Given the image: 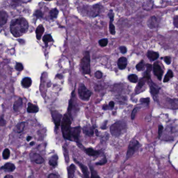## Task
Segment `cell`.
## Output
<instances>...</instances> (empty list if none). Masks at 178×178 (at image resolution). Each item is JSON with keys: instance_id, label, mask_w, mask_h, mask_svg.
Listing matches in <instances>:
<instances>
[{"instance_id": "cell-28", "label": "cell", "mask_w": 178, "mask_h": 178, "mask_svg": "<svg viewBox=\"0 0 178 178\" xmlns=\"http://www.w3.org/2000/svg\"><path fill=\"white\" fill-rule=\"evenodd\" d=\"M25 122H21L17 124V125L15 127V131L16 133H22L25 128Z\"/></svg>"}, {"instance_id": "cell-21", "label": "cell", "mask_w": 178, "mask_h": 178, "mask_svg": "<svg viewBox=\"0 0 178 178\" xmlns=\"http://www.w3.org/2000/svg\"><path fill=\"white\" fill-rule=\"evenodd\" d=\"M22 106H23V100L22 98H20L14 102V104L13 106L14 110L16 112L19 111L22 108Z\"/></svg>"}, {"instance_id": "cell-43", "label": "cell", "mask_w": 178, "mask_h": 178, "mask_svg": "<svg viewBox=\"0 0 178 178\" xmlns=\"http://www.w3.org/2000/svg\"><path fill=\"white\" fill-rule=\"evenodd\" d=\"M120 50L121 51V52L123 54H124L125 53H126L127 52V49L124 46H121L120 47Z\"/></svg>"}, {"instance_id": "cell-54", "label": "cell", "mask_w": 178, "mask_h": 178, "mask_svg": "<svg viewBox=\"0 0 178 178\" xmlns=\"http://www.w3.org/2000/svg\"><path fill=\"white\" fill-rule=\"evenodd\" d=\"M32 136H28L27 137V140L28 141V142H29V140H30L31 139H32Z\"/></svg>"}, {"instance_id": "cell-9", "label": "cell", "mask_w": 178, "mask_h": 178, "mask_svg": "<svg viewBox=\"0 0 178 178\" xmlns=\"http://www.w3.org/2000/svg\"><path fill=\"white\" fill-rule=\"evenodd\" d=\"M153 72L154 74L157 77L159 80L161 79L163 75V71L160 66L157 63H155L153 65Z\"/></svg>"}, {"instance_id": "cell-18", "label": "cell", "mask_w": 178, "mask_h": 178, "mask_svg": "<svg viewBox=\"0 0 178 178\" xmlns=\"http://www.w3.org/2000/svg\"><path fill=\"white\" fill-rule=\"evenodd\" d=\"M85 153L89 156H97L100 155V152L99 151L96 150L91 148H87L86 149H84Z\"/></svg>"}, {"instance_id": "cell-42", "label": "cell", "mask_w": 178, "mask_h": 178, "mask_svg": "<svg viewBox=\"0 0 178 178\" xmlns=\"http://www.w3.org/2000/svg\"><path fill=\"white\" fill-rule=\"evenodd\" d=\"M95 77L98 79H100L102 76V74L100 71H97L95 73Z\"/></svg>"}, {"instance_id": "cell-33", "label": "cell", "mask_w": 178, "mask_h": 178, "mask_svg": "<svg viewBox=\"0 0 178 178\" xmlns=\"http://www.w3.org/2000/svg\"><path fill=\"white\" fill-rule=\"evenodd\" d=\"M58 13H59V11L57 9H54L51 10L50 12V15L51 19H53L57 18L58 16Z\"/></svg>"}, {"instance_id": "cell-46", "label": "cell", "mask_w": 178, "mask_h": 178, "mask_svg": "<svg viewBox=\"0 0 178 178\" xmlns=\"http://www.w3.org/2000/svg\"><path fill=\"white\" fill-rule=\"evenodd\" d=\"M140 102L142 103H148L149 102V98H142L140 100Z\"/></svg>"}, {"instance_id": "cell-25", "label": "cell", "mask_w": 178, "mask_h": 178, "mask_svg": "<svg viewBox=\"0 0 178 178\" xmlns=\"http://www.w3.org/2000/svg\"><path fill=\"white\" fill-rule=\"evenodd\" d=\"M39 111V108L32 103H29L27 108V112L28 113H37Z\"/></svg>"}, {"instance_id": "cell-23", "label": "cell", "mask_w": 178, "mask_h": 178, "mask_svg": "<svg viewBox=\"0 0 178 178\" xmlns=\"http://www.w3.org/2000/svg\"><path fill=\"white\" fill-rule=\"evenodd\" d=\"M58 156L57 155H53L49 159V164L53 167H56L58 165Z\"/></svg>"}, {"instance_id": "cell-17", "label": "cell", "mask_w": 178, "mask_h": 178, "mask_svg": "<svg viewBox=\"0 0 178 178\" xmlns=\"http://www.w3.org/2000/svg\"><path fill=\"white\" fill-rule=\"evenodd\" d=\"M127 63V59L125 57H121L118 61V66L120 70H124L126 67Z\"/></svg>"}, {"instance_id": "cell-4", "label": "cell", "mask_w": 178, "mask_h": 178, "mask_svg": "<svg viewBox=\"0 0 178 178\" xmlns=\"http://www.w3.org/2000/svg\"><path fill=\"white\" fill-rule=\"evenodd\" d=\"M80 66L84 74H89L90 73V59L88 51L85 52L84 57L81 60Z\"/></svg>"}, {"instance_id": "cell-34", "label": "cell", "mask_w": 178, "mask_h": 178, "mask_svg": "<svg viewBox=\"0 0 178 178\" xmlns=\"http://www.w3.org/2000/svg\"><path fill=\"white\" fill-rule=\"evenodd\" d=\"M128 79L131 82L133 83H136L138 81V77L135 74H132L128 76Z\"/></svg>"}, {"instance_id": "cell-2", "label": "cell", "mask_w": 178, "mask_h": 178, "mask_svg": "<svg viewBox=\"0 0 178 178\" xmlns=\"http://www.w3.org/2000/svg\"><path fill=\"white\" fill-rule=\"evenodd\" d=\"M71 120L69 115L65 114L62 119L61 124V130L63 137L67 140H70V135L71 130Z\"/></svg>"}, {"instance_id": "cell-35", "label": "cell", "mask_w": 178, "mask_h": 178, "mask_svg": "<svg viewBox=\"0 0 178 178\" xmlns=\"http://www.w3.org/2000/svg\"><path fill=\"white\" fill-rule=\"evenodd\" d=\"M3 158L4 159H8L10 156V151L8 148H6L4 150L2 154Z\"/></svg>"}, {"instance_id": "cell-24", "label": "cell", "mask_w": 178, "mask_h": 178, "mask_svg": "<svg viewBox=\"0 0 178 178\" xmlns=\"http://www.w3.org/2000/svg\"><path fill=\"white\" fill-rule=\"evenodd\" d=\"M149 86H150V93L153 96H156L158 94L159 88L157 87V86H156L152 82H150L149 83Z\"/></svg>"}, {"instance_id": "cell-11", "label": "cell", "mask_w": 178, "mask_h": 178, "mask_svg": "<svg viewBox=\"0 0 178 178\" xmlns=\"http://www.w3.org/2000/svg\"><path fill=\"white\" fill-rule=\"evenodd\" d=\"M74 160L75 162H76L81 169V170L83 172V173L84 175V178H90V177H89V173L88 172V168L85 165L82 164L81 162L77 160V159L74 158Z\"/></svg>"}, {"instance_id": "cell-44", "label": "cell", "mask_w": 178, "mask_h": 178, "mask_svg": "<svg viewBox=\"0 0 178 178\" xmlns=\"http://www.w3.org/2000/svg\"><path fill=\"white\" fill-rule=\"evenodd\" d=\"M164 62H165L167 64H170L171 63V60L170 57H165L164 58Z\"/></svg>"}, {"instance_id": "cell-27", "label": "cell", "mask_w": 178, "mask_h": 178, "mask_svg": "<svg viewBox=\"0 0 178 178\" xmlns=\"http://www.w3.org/2000/svg\"><path fill=\"white\" fill-rule=\"evenodd\" d=\"M76 167L74 164H72L67 169L68 178H73Z\"/></svg>"}, {"instance_id": "cell-1", "label": "cell", "mask_w": 178, "mask_h": 178, "mask_svg": "<svg viewBox=\"0 0 178 178\" xmlns=\"http://www.w3.org/2000/svg\"><path fill=\"white\" fill-rule=\"evenodd\" d=\"M28 23L26 20L21 17L12 20L10 24V31L15 37H19L26 33L28 29Z\"/></svg>"}, {"instance_id": "cell-14", "label": "cell", "mask_w": 178, "mask_h": 178, "mask_svg": "<svg viewBox=\"0 0 178 178\" xmlns=\"http://www.w3.org/2000/svg\"><path fill=\"white\" fill-rule=\"evenodd\" d=\"M101 6L98 4H96L94 5L93 7H92V9H91V11L90 12L91 13V16H92L93 17H95L98 16L101 10Z\"/></svg>"}, {"instance_id": "cell-32", "label": "cell", "mask_w": 178, "mask_h": 178, "mask_svg": "<svg viewBox=\"0 0 178 178\" xmlns=\"http://www.w3.org/2000/svg\"><path fill=\"white\" fill-rule=\"evenodd\" d=\"M173 76V74L172 72L171 71V70H169L167 72V73L166 74L164 79H163V82L164 83H166L168 82L171 78H172Z\"/></svg>"}, {"instance_id": "cell-48", "label": "cell", "mask_w": 178, "mask_h": 178, "mask_svg": "<svg viewBox=\"0 0 178 178\" xmlns=\"http://www.w3.org/2000/svg\"><path fill=\"white\" fill-rule=\"evenodd\" d=\"M48 178H60L57 174L54 173H51L49 175Z\"/></svg>"}, {"instance_id": "cell-55", "label": "cell", "mask_w": 178, "mask_h": 178, "mask_svg": "<svg viewBox=\"0 0 178 178\" xmlns=\"http://www.w3.org/2000/svg\"><path fill=\"white\" fill-rule=\"evenodd\" d=\"M103 110H107V109H108V106H107V105L103 106Z\"/></svg>"}, {"instance_id": "cell-36", "label": "cell", "mask_w": 178, "mask_h": 178, "mask_svg": "<svg viewBox=\"0 0 178 178\" xmlns=\"http://www.w3.org/2000/svg\"><path fill=\"white\" fill-rule=\"evenodd\" d=\"M144 67V62L143 60H142L138 64H137V65L136 66V70L138 71H142L143 68Z\"/></svg>"}, {"instance_id": "cell-15", "label": "cell", "mask_w": 178, "mask_h": 178, "mask_svg": "<svg viewBox=\"0 0 178 178\" xmlns=\"http://www.w3.org/2000/svg\"><path fill=\"white\" fill-rule=\"evenodd\" d=\"M158 24V21L157 19L155 16H152L149 19L148 21V26L150 28H155L157 27Z\"/></svg>"}, {"instance_id": "cell-29", "label": "cell", "mask_w": 178, "mask_h": 178, "mask_svg": "<svg viewBox=\"0 0 178 178\" xmlns=\"http://www.w3.org/2000/svg\"><path fill=\"white\" fill-rule=\"evenodd\" d=\"M89 168L91 173V176L90 178H101L98 174L97 171L94 170V167L91 165H89Z\"/></svg>"}, {"instance_id": "cell-13", "label": "cell", "mask_w": 178, "mask_h": 178, "mask_svg": "<svg viewBox=\"0 0 178 178\" xmlns=\"http://www.w3.org/2000/svg\"><path fill=\"white\" fill-rule=\"evenodd\" d=\"M8 19V13L4 11H2L0 13V25L2 27L4 24H6Z\"/></svg>"}, {"instance_id": "cell-16", "label": "cell", "mask_w": 178, "mask_h": 178, "mask_svg": "<svg viewBox=\"0 0 178 178\" xmlns=\"http://www.w3.org/2000/svg\"><path fill=\"white\" fill-rule=\"evenodd\" d=\"M15 168H16L15 165L13 163L8 162V163H5L2 167H1V169L2 170H3L7 171V172H11L14 171L15 169Z\"/></svg>"}, {"instance_id": "cell-37", "label": "cell", "mask_w": 178, "mask_h": 178, "mask_svg": "<svg viewBox=\"0 0 178 178\" xmlns=\"http://www.w3.org/2000/svg\"><path fill=\"white\" fill-rule=\"evenodd\" d=\"M107 162V159L106 158V156L105 155H103L102 158L98 162H96V165H103V164H105Z\"/></svg>"}, {"instance_id": "cell-56", "label": "cell", "mask_w": 178, "mask_h": 178, "mask_svg": "<svg viewBox=\"0 0 178 178\" xmlns=\"http://www.w3.org/2000/svg\"><path fill=\"white\" fill-rule=\"evenodd\" d=\"M34 144H35V142H32L30 143V146H33V145H34Z\"/></svg>"}, {"instance_id": "cell-8", "label": "cell", "mask_w": 178, "mask_h": 178, "mask_svg": "<svg viewBox=\"0 0 178 178\" xmlns=\"http://www.w3.org/2000/svg\"><path fill=\"white\" fill-rule=\"evenodd\" d=\"M138 146H139V143L137 140H134L131 142V143H130L129 145L128 149L127 152V155H126L127 158H128L129 157H130L131 156L133 155V154L135 152V151L138 148Z\"/></svg>"}, {"instance_id": "cell-52", "label": "cell", "mask_w": 178, "mask_h": 178, "mask_svg": "<svg viewBox=\"0 0 178 178\" xmlns=\"http://www.w3.org/2000/svg\"><path fill=\"white\" fill-rule=\"evenodd\" d=\"M107 122L106 121V123H105V122L103 123V125L101 126V128H102V129H106V124H107L106 123H107Z\"/></svg>"}, {"instance_id": "cell-39", "label": "cell", "mask_w": 178, "mask_h": 178, "mask_svg": "<svg viewBox=\"0 0 178 178\" xmlns=\"http://www.w3.org/2000/svg\"><path fill=\"white\" fill-rule=\"evenodd\" d=\"M145 78H143L142 79H141V80L139 81V82L138 83V84L137 85V88H136V90H138L140 88H142V87L144 86V85L145 84Z\"/></svg>"}, {"instance_id": "cell-12", "label": "cell", "mask_w": 178, "mask_h": 178, "mask_svg": "<svg viewBox=\"0 0 178 178\" xmlns=\"http://www.w3.org/2000/svg\"><path fill=\"white\" fill-rule=\"evenodd\" d=\"M109 18H110V24H109V30L111 34L114 35L115 34V27L113 24V21L114 19V13L112 10L110 11L109 14H108Z\"/></svg>"}, {"instance_id": "cell-38", "label": "cell", "mask_w": 178, "mask_h": 178, "mask_svg": "<svg viewBox=\"0 0 178 178\" xmlns=\"http://www.w3.org/2000/svg\"><path fill=\"white\" fill-rule=\"evenodd\" d=\"M108 43V40L107 39H102L99 41V44L101 47H105L107 45Z\"/></svg>"}, {"instance_id": "cell-50", "label": "cell", "mask_w": 178, "mask_h": 178, "mask_svg": "<svg viewBox=\"0 0 178 178\" xmlns=\"http://www.w3.org/2000/svg\"><path fill=\"white\" fill-rule=\"evenodd\" d=\"M0 123H1V126H4V125L5 124V121L2 117H1V122H0Z\"/></svg>"}, {"instance_id": "cell-49", "label": "cell", "mask_w": 178, "mask_h": 178, "mask_svg": "<svg viewBox=\"0 0 178 178\" xmlns=\"http://www.w3.org/2000/svg\"><path fill=\"white\" fill-rule=\"evenodd\" d=\"M163 127L162 125H159V127H158V133H159V135L160 136V135L162 133V132L163 131Z\"/></svg>"}, {"instance_id": "cell-51", "label": "cell", "mask_w": 178, "mask_h": 178, "mask_svg": "<svg viewBox=\"0 0 178 178\" xmlns=\"http://www.w3.org/2000/svg\"><path fill=\"white\" fill-rule=\"evenodd\" d=\"M109 107L111 108H113L114 106V103L113 101H110L109 102Z\"/></svg>"}, {"instance_id": "cell-6", "label": "cell", "mask_w": 178, "mask_h": 178, "mask_svg": "<svg viewBox=\"0 0 178 178\" xmlns=\"http://www.w3.org/2000/svg\"><path fill=\"white\" fill-rule=\"evenodd\" d=\"M81 128L80 126L72 127L71 130L70 140L76 142L78 144H81L80 143H79V138L81 134Z\"/></svg>"}, {"instance_id": "cell-41", "label": "cell", "mask_w": 178, "mask_h": 178, "mask_svg": "<svg viewBox=\"0 0 178 178\" xmlns=\"http://www.w3.org/2000/svg\"><path fill=\"white\" fill-rule=\"evenodd\" d=\"M34 15L36 16L38 18H40V17H42V12L40 11L37 10L35 12Z\"/></svg>"}, {"instance_id": "cell-30", "label": "cell", "mask_w": 178, "mask_h": 178, "mask_svg": "<svg viewBox=\"0 0 178 178\" xmlns=\"http://www.w3.org/2000/svg\"><path fill=\"white\" fill-rule=\"evenodd\" d=\"M42 40H43V41L44 42V43L45 44L46 47H47L48 43L53 41V39H52L51 35H50L49 34H48V35L44 36Z\"/></svg>"}, {"instance_id": "cell-22", "label": "cell", "mask_w": 178, "mask_h": 178, "mask_svg": "<svg viewBox=\"0 0 178 178\" xmlns=\"http://www.w3.org/2000/svg\"><path fill=\"white\" fill-rule=\"evenodd\" d=\"M147 57L150 61H155L159 58L158 53L152 51H148L147 52Z\"/></svg>"}, {"instance_id": "cell-5", "label": "cell", "mask_w": 178, "mask_h": 178, "mask_svg": "<svg viewBox=\"0 0 178 178\" xmlns=\"http://www.w3.org/2000/svg\"><path fill=\"white\" fill-rule=\"evenodd\" d=\"M78 94L79 97L83 100L87 101L89 99L91 93L88 90L83 84H81L78 89Z\"/></svg>"}, {"instance_id": "cell-10", "label": "cell", "mask_w": 178, "mask_h": 178, "mask_svg": "<svg viewBox=\"0 0 178 178\" xmlns=\"http://www.w3.org/2000/svg\"><path fill=\"white\" fill-rule=\"evenodd\" d=\"M30 158L32 161L37 164H42L45 161L44 158L37 153H32L30 155Z\"/></svg>"}, {"instance_id": "cell-20", "label": "cell", "mask_w": 178, "mask_h": 178, "mask_svg": "<svg viewBox=\"0 0 178 178\" xmlns=\"http://www.w3.org/2000/svg\"><path fill=\"white\" fill-rule=\"evenodd\" d=\"M45 28L42 25H39L36 30V34L37 39L40 40L42 37V35L44 33Z\"/></svg>"}, {"instance_id": "cell-47", "label": "cell", "mask_w": 178, "mask_h": 178, "mask_svg": "<svg viewBox=\"0 0 178 178\" xmlns=\"http://www.w3.org/2000/svg\"><path fill=\"white\" fill-rule=\"evenodd\" d=\"M174 25H175V26L177 28H178V16H175L174 19V22H173Z\"/></svg>"}, {"instance_id": "cell-31", "label": "cell", "mask_w": 178, "mask_h": 178, "mask_svg": "<svg viewBox=\"0 0 178 178\" xmlns=\"http://www.w3.org/2000/svg\"><path fill=\"white\" fill-rule=\"evenodd\" d=\"M146 66H147V70L145 73V76L144 77L146 78L147 79H150V73L152 69V65L151 64H148L146 65Z\"/></svg>"}, {"instance_id": "cell-45", "label": "cell", "mask_w": 178, "mask_h": 178, "mask_svg": "<svg viewBox=\"0 0 178 178\" xmlns=\"http://www.w3.org/2000/svg\"><path fill=\"white\" fill-rule=\"evenodd\" d=\"M138 109V108H135L133 110V112H132V115H131V118H132V119L133 120V119H134L135 116V114H136V113L137 112Z\"/></svg>"}, {"instance_id": "cell-19", "label": "cell", "mask_w": 178, "mask_h": 178, "mask_svg": "<svg viewBox=\"0 0 178 178\" xmlns=\"http://www.w3.org/2000/svg\"><path fill=\"white\" fill-rule=\"evenodd\" d=\"M83 131L84 133L87 136H93L94 134V130L93 127L89 125L85 126L83 128Z\"/></svg>"}, {"instance_id": "cell-40", "label": "cell", "mask_w": 178, "mask_h": 178, "mask_svg": "<svg viewBox=\"0 0 178 178\" xmlns=\"http://www.w3.org/2000/svg\"><path fill=\"white\" fill-rule=\"evenodd\" d=\"M15 69L18 71H22L24 69L23 64L20 63H17L15 65Z\"/></svg>"}, {"instance_id": "cell-3", "label": "cell", "mask_w": 178, "mask_h": 178, "mask_svg": "<svg viewBox=\"0 0 178 178\" xmlns=\"http://www.w3.org/2000/svg\"><path fill=\"white\" fill-rule=\"evenodd\" d=\"M126 128V124L123 121H119L112 124L110 128L111 134L115 137L121 135Z\"/></svg>"}, {"instance_id": "cell-7", "label": "cell", "mask_w": 178, "mask_h": 178, "mask_svg": "<svg viewBox=\"0 0 178 178\" xmlns=\"http://www.w3.org/2000/svg\"><path fill=\"white\" fill-rule=\"evenodd\" d=\"M51 115L55 124V131L57 132V131L59 128V126L60 125L62 115L57 111H52Z\"/></svg>"}, {"instance_id": "cell-53", "label": "cell", "mask_w": 178, "mask_h": 178, "mask_svg": "<svg viewBox=\"0 0 178 178\" xmlns=\"http://www.w3.org/2000/svg\"><path fill=\"white\" fill-rule=\"evenodd\" d=\"M4 178H14V177L11 175L8 174L4 176Z\"/></svg>"}, {"instance_id": "cell-26", "label": "cell", "mask_w": 178, "mask_h": 178, "mask_svg": "<svg viewBox=\"0 0 178 178\" xmlns=\"http://www.w3.org/2000/svg\"><path fill=\"white\" fill-rule=\"evenodd\" d=\"M22 85L25 88L29 87L32 84V81L29 77H25L22 81Z\"/></svg>"}]
</instances>
